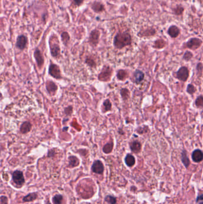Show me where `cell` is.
I'll return each mask as SVG.
<instances>
[{
    "label": "cell",
    "instance_id": "cell-39",
    "mask_svg": "<svg viewBox=\"0 0 203 204\" xmlns=\"http://www.w3.org/2000/svg\"><path fill=\"white\" fill-rule=\"evenodd\" d=\"M118 133H119L121 135H124L125 134V133L123 132V130L122 129H119V130H118Z\"/></svg>",
    "mask_w": 203,
    "mask_h": 204
},
{
    "label": "cell",
    "instance_id": "cell-14",
    "mask_svg": "<svg viewBox=\"0 0 203 204\" xmlns=\"http://www.w3.org/2000/svg\"><path fill=\"white\" fill-rule=\"evenodd\" d=\"M91 8L95 13H100L104 10V5L98 1H95L91 4Z\"/></svg>",
    "mask_w": 203,
    "mask_h": 204
},
{
    "label": "cell",
    "instance_id": "cell-34",
    "mask_svg": "<svg viewBox=\"0 0 203 204\" xmlns=\"http://www.w3.org/2000/svg\"><path fill=\"white\" fill-rule=\"evenodd\" d=\"M184 10V8L181 6H177L173 9L174 13L176 15H181L182 14Z\"/></svg>",
    "mask_w": 203,
    "mask_h": 204
},
{
    "label": "cell",
    "instance_id": "cell-22",
    "mask_svg": "<svg viewBox=\"0 0 203 204\" xmlns=\"http://www.w3.org/2000/svg\"><path fill=\"white\" fill-rule=\"evenodd\" d=\"M113 147H114L113 141H111L105 144L103 148V151L106 154H110V153H111L112 152L113 149Z\"/></svg>",
    "mask_w": 203,
    "mask_h": 204
},
{
    "label": "cell",
    "instance_id": "cell-35",
    "mask_svg": "<svg viewBox=\"0 0 203 204\" xmlns=\"http://www.w3.org/2000/svg\"><path fill=\"white\" fill-rule=\"evenodd\" d=\"M148 129V127L147 126H145L143 128H142V127H138V129L136 130L137 132H138V134H144L145 133H147L148 130H147L146 129Z\"/></svg>",
    "mask_w": 203,
    "mask_h": 204
},
{
    "label": "cell",
    "instance_id": "cell-6",
    "mask_svg": "<svg viewBox=\"0 0 203 204\" xmlns=\"http://www.w3.org/2000/svg\"><path fill=\"white\" fill-rule=\"evenodd\" d=\"M91 169L92 172H94V173L101 174L104 172V167L101 161L99 160H96L94 161V163H93L91 167Z\"/></svg>",
    "mask_w": 203,
    "mask_h": 204
},
{
    "label": "cell",
    "instance_id": "cell-9",
    "mask_svg": "<svg viewBox=\"0 0 203 204\" xmlns=\"http://www.w3.org/2000/svg\"><path fill=\"white\" fill-rule=\"evenodd\" d=\"M129 147L131 150L135 154H138L141 150L142 144L137 140H134L129 143Z\"/></svg>",
    "mask_w": 203,
    "mask_h": 204
},
{
    "label": "cell",
    "instance_id": "cell-24",
    "mask_svg": "<svg viewBox=\"0 0 203 204\" xmlns=\"http://www.w3.org/2000/svg\"><path fill=\"white\" fill-rule=\"evenodd\" d=\"M120 95H121V96H122V99H123L124 101H126V100H128V99L130 98L131 93H130L129 90L128 88H122V89L120 90Z\"/></svg>",
    "mask_w": 203,
    "mask_h": 204
},
{
    "label": "cell",
    "instance_id": "cell-16",
    "mask_svg": "<svg viewBox=\"0 0 203 204\" xmlns=\"http://www.w3.org/2000/svg\"><path fill=\"white\" fill-rule=\"evenodd\" d=\"M112 109V104L111 103L110 100L109 99H106L105 100L103 103L102 107H101V110H102L103 113H106L108 111H110Z\"/></svg>",
    "mask_w": 203,
    "mask_h": 204
},
{
    "label": "cell",
    "instance_id": "cell-1",
    "mask_svg": "<svg viewBox=\"0 0 203 204\" xmlns=\"http://www.w3.org/2000/svg\"><path fill=\"white\" fill-rule=\"evenodd\" d=\"M132 44V37L128 32L117 33L113 40V45L117 49H122Z\"/></svg>",
    "mask_w": 203,
    "mask_h": 204
},
{
    "label": "cell",
    "instance_id": "cell-7",
    "mask_svg": "<svg viewBox=\"0 0 203 204\" xmlns=\"http://www.w3.org/2000/svg\"><path fill=\"white\" fill-rule=\"evenodd\" d=\"M49 74L56 79H60L61 78V73L60 68L58 66L54 64H51L49 68Z\"/></svg>",
    "mask_w": 203,
    "mask_h": 204
},
{
    "label": "cell",
    "instance_id": "cell-25",
    "mask_svg": "<svg viewBox=\"0 0 203 204\" xmlns=\"http://www.w3.org/2000/svg\"><path fill=\"white\" fill-rule=\"evenodd\" d=\"M69 159V165L72 167H76L79 164V159L76 156H70Z\"/></svg>",
    "mask_w": 203,
    "mask_h": 204
},
{
    "label": "cell",
    "instance_id": "cell-31",
    "mask_svg": "<svg viewBox=\"0 0 203 204\" xmlns=\"http://www.w3.org/2000/svg\"><path fill=\"white\" fill-rule=\"evenodd\" d=\"M63 200V197L60 194H57L54 197L53 201L54 204H61Z\"/></svg>",
    "mask_w": 203,
    "mask_h": 204
},
{
    "label": "cell",
    "instance_id": "cell-36",
    "mask_svg": "<svg viewBox=\"0 0 203 204\" xmlns=\"http://www.w3.org/2000/svg\"><path fill=\"white\" fill-rule=\"evenodd\" d=\"M197 71L198 73L200 75V76L202 75V63H199L197 64Z\"/></svg>",
    "mask_w": 203,
    "mask_h": 204
},
{
    "label": "cell",
    "instance_id": "cell-13",
    "mask_svg": "<svg viewBox=\"0 0 203 204\" xmlns=\"http://www.w3.org/2000/svg\"><path fill=\"white\" fill-rule=\"evenodd\" d=\"M144 73L143 72L139 69H137L133 73V78H134V81L135 82L139 84H140L143 80L144 79Z\"/></svg>",
    "mask_w": 203,
    "mask_h": 204
},
{
    "label": "cell",
    "instance_id": "cell-29",
    "mask_svg": "<svg viewBox=\"0 0 203 204\" xmlns=\"http://www.w3.org/2000/svg\"><path fill=\"white\" fill-rule=\"evenodd\" d=\"M195 104L198 108H202L203 107V96L200 95L196 100Z\"/></svg>",
    "mask_w": 203,
    "mask_h": 204
},
{
    "label": "cell",
    "instance_id": "cell-42",
    "mask_svg": "<svg viewBox=\"0 0 203 204\" xmlns=\"http://www.w3.org/2000/svg\"><path fill=\"white\" fill-rule=\"evenodd\" d=\"M49 204H51V203H49Z\"/></svg>",
    "mask_w": 203,
    "mask_h": 204
},
{
    "label": "cell",
    "instance_id": "cell-23",
    "mask_svg": "<svg viewBox=\"0 0 203 204\" xmlns=\"http://www.w3.org/2000/svg\"><path fill=\"white\" fill-rule=\"evenodd\" d=\"M60 47L58 44H54L53 46H51V53L54 57H57L60 54Z\"/></svg>",
    "mask_w": 203,
    "mask_h": 204
},
{
    "label": "cell",
    "instance_id": "cell-2",
    "mask_svg": "<svg viewBox=\"0 0 203 204\" xmlns=\"http://www.w3.org/2000/svg\"><path fill=\"white\" fill-rule=\"evenodd\" d=\"M113 69L108 65H104L98 76V80L100 81L108 82L111 80Z\"/></svg>",
    "mask_w": 203,
    "mask_h": 204
},
{
    "label": "cell",
    "instance_id": "cell-12",
    "mask_svg": "<svg viewBox=\"0 0 203 204\" xmlns=\"http://www.w3.org/2000/svg\"><path fill=\"white\" fill-rule=\"evenodd\" d=\"M27 44V38L24 35H20L17 39L16 46L20 50H23Z\"/></svg>",
    "mask_w": 203,
    "mask_h": 204
},
{
    "label": "cell",
    "instance_id": "cell-5",
    "mask_svg": "<svg viewBox=\"0 0 203 204\" xmlns=\"http://www.w3.org/2000/svg\"><path fill=\"white\" fill-rule=\"evenodd\" d=\"M100 32L97 29H94L91 31L89 37V42L91 46L95 47L98 45L99 39Z\"/></svg>",
    "mask_w": 203,
    "mask_h": 204
},
{
    "label": "cell",
    "instance_id": "cell-37",
    "mask_svg": "<svg viewBox=\"0 0 203 204\" xmlns=\"http://www.w3.org/2000/svg\"><path fill=\"white\" fill-rule=\"evenodd\" d=\"M83 1L84 0H73L74 3L75 4V5H76L78 6L81 5L83 3Z\"/></svg>",
    "mask_w": 203,
    "mask_h": 204
},
{
    "label": "cell",
    "instance_id": "cell-30",
    "mask_svg": "<svg viewBox=\"0 0 203 204\" xmlns=\"http://www.w3.org/2000/svg\"><path fill=\"white\" fill-rule=\"evenodd\" d=\"M193 57V54L192 52H189V51H187L183 56V59L184 61L188 62L191 60V58Z\"/></svg>",
    "mask_w": 203,
    "mask_h": 204
},
{
    "label": "cell",
    "instance_id": "cell-32",
    "mask_svg": "<svg viewBox=\"0 0 203 204\" xmlns=\"http://www.w3.org/2000/svg\"><path fill=\"white\" fill-rule=\"evenodd\" d=\"M105 201L110 204H116V199L114 197L110 196V195L107 196L105 198Z\"/></svg>",
    "mask_w": 203,
    "mask_h": 204
},
{
    "label": "cell",
    "instance_id": "cell-26",
    "mask_svg": "<svg viewBox=\"0 0 203 204\" xmlns=\"http://www.w3.org/2000/svg\"><path fill=\"white\" fill-rule=\"evenodd\" d=\"M37 198V194L35 193H32L28 194L26 197L23 198V201L24 202H30L36 199Z\"/></svg>",
    "mask_w": 203,
    "mask_h": 204
},
{
    "label": "cell",
    "instance_id": "cell-15",
    "mask_svg": "<svg viewBox=\"0 0 203 204\" xmlns=\"http://www.w3.org/2000/svg\"><path fill=\"white\" fill-rule=\"evenodd\" d=\"M34 57L35 58V60L38 63V66L39 67H41L43 65L44 61L43 56H42L41 53L38 49H37L34 53Z\"/></svg>",
    "mask_w": 203,
    "mask_h": 204
},
{
    "label": "cell",
    "instance_id": "cell-19",
    "mask_svg": "<svg viewBox=\"0 0 203 204\" xmlns=\"http://www.w3.org/2000/svg\"><path fill=\"white\" fill-rule=\"evenodd\" d=\"M129 77V73L126 70L120 69L117 71V78L120 81H125Z\"/></svg>",
    "mask_w": 203,
    "mask_h": 204
},
{
    "label": "cell",
    "instance_id": "cell-40",
    "mask_svg": "<svg viewBox=\"0 0 203 204\" xmlns=\"http://www.w3.org/2000/svg\"><path fill=\"white\" fill-rule=\"evenodd\" d=\"M1 93H0V98H1Z\"/></svg>",
    "mask_w": 203,
    "mask_h": 204
},
{
    "label": "cell",
    "instance_id": "cell-38",
    "mask_svg": "<svg viewBox=\"0 0 203 204\" xmlns=\"http://www.w3.org/2000/svg\"><path fill=\"white\" fill-rule=\"evenodd\" d=\"M203 200V196L202 194H201L200 197H198L197 199V202H198V201H202Z\"/></svg>",
    "mask_w": 203,
    "mask_h": 204
},
{
    "label": "cell",
    "instance_id": "cell-18",
    "mask_svg": "<svg viewBox=\"0 0 203 204\" xmlns=\"http://www.w3.org/2000/svg\"><path fill=\"white\" fill-rule=\"evenodd\" d=\"M125 162L127 166L129 167H133L135 164V157L132 154H127L125 158Z\"/></svg>",
    "mask_w": 203,
    "mask_h": 204
},
{
    "label": "cell",
    "instance_id": "cell-17",
    "mask_svg": "<svg viewBox=\"0 0 203 204\" xmlns=\"http://www.w3.org/2000/svg\"><path fill=\"white\" fill-rule=\"evenodd\" d=\"M181 160L186 168H188L190 165V160L187 155V152L185 150H183L181 154Z\"/></svg>",
    "mask_w": 203,
    "mask_h": 204
},
{
    "label": "cell",
    "instance_id": "cell-33",
    "mask_svg": "<svg viewBox=\"0 0 203 204\" xmlns=\"http://www.w3.org/2000/svg\"><path fill=\"white\" fill-rule=\"evenodd\" d=\"M62 41H63L64 44L66 45L67 42H68V41L70 39V37L69 35V34L67 33V32H63L62 34Z\"/></svg>",
    "mask_w": 203,
    "mask_h": 204
},
{
    "label": "cell",
    "instance_id": "cell-11",
    "mask_svg": "<svg viewBox=\"0 0 203 204\" xmlns=\"http://www.w3.org/2000/svg\"><path fill=\"white\" fill-rule=\"evenodd\" d=\"M192 159L195 163H200L203 159L202 152L200 149H196L192 153Z\"/></svg>",
    "mask_w": 203,
    "mask_h": 204
},
{
    "label": "cell",
    "instance_id": "cell-10",
    "mask_svg": "<svg viewBox=\"0 0 203 204\" xmlns=\"http://www.w3.org/2000/svg\"><path fill=\"white\" fill-rule=\"evenodd\" d=\"M181 30L176 25H172L167 30L168 35L173 38H177L180 34Z\"/></svg>",
    "mask_w": 203,
    "mask_h": 204
},
{
    "label": "cell",
    "instance_id": "cell-21",
    "mask_svg": "<svg viewBox=\"0 0 203 204\" xmlns=\"http://www.w3.org/2000/svg\"><path fill=\"white\" fill-rule=\"evenodd\" d=\"M32 129V125L31 124L28 122V121H26V122H24L22 125H21V127H20V132L22 133H23V134H25V133H27L28 132H29Z\"/></svg>",
    "mask_w": 203,
    "mask_h": 204
},
{
    "label": "cell",
    "instance_id": "cell-28",
    "mask_svg": "<svg viewBox=\"0 0 203 204\" xmlns=\"http://www.w3.org/2000/svg\"><path fill=\"white\" fill-rule=\"evenodd\" d=\"M85 63L88 66H89L91 67H95L97 66L96 62L94 58H91V57H87L86 58Z\"/></svg>",
    "mask_w": 203,
    "mask_h": 204
},
{
    "label": "cell",
    "instance_id": "cell-41",
    "mask_svg": "<svg viewBox=\"0 0 203 204\" xmlns=\"http://www.w3.org/2000/svg\"><path fill=\"white\" fill-rule=\"evenodd\" d=\"M200 204H203V203L201 202V203H200Z\"/></svg>",
    "mask_w": 203,
    "mask_h": 204
},
{
    "label": "cell",
    "instance_id": "cell-3",
    "mask_svg": "<svg viewBox=\"0 0 203 204\" xmlns=\"http://www.w3.org/2000/svg\"><path fill=\"white\" fill-rule=\"evenodd\" d=\"M176 78L178 79L179 80L186 82L189 76V71L188 68L186 66H182L181 67L179 70L177 71L176 73Z\"/></svg>",
    "mask_w": 203,
    "mask_h": 204
},
{
    "label": "cell",
    "instance_id": "cell-8",
    "mask_svg": "<svg viewBox=\"0 0 203 204\" xmlns=\"http://www.w3.org/2000/svg\"><path fill=\"white\" fill-rule=\"evenodd\" d=\"M13 179L15 183L18 185H22L24 183V178L23 173L20 171H16L13 173Z\"/></svg>",
    "mask_w": 203,
    "mask_h": 204
},
{
    "label": "cell",
    "instance_id": "cell-20",
    "mask_svg": "<svg viewBox=\"0 0 203 204\" xmlns=\"http://www.w3.org/2000/svg\"><path fill=\"white\" fill-rule=\"evenodd\" d=\"M46 86H47V90L48 91L49 93H52V92H54L56 91V90H57V87L56 85L55 84V83L51 81H48L47 82L46 84Z\"/></svg>",
    "mask_w": 203,
    "mask_h": 204
},
{
    "label": "cell",
    "instance_id": "cell-27",
    "mask_svg": "<svg viewBox=\"0 0 203 204\" xmlns=\"http://www.w3.org/2000/svg\"><path fill=\"white\" fill-rule=\"evenodd\" d=\"M197 91V88L196 87L192 85V84H189L187 86V92L188 93L189 95H192L194 93Z\"/></svg>",
    "mask_w": 203,
    "mask_h": 204
},
{
    "label": "cell",
    "instance_id": "cell-4",
    "mask_svg": "<svg viewBox=\"0 0 203 204\" xmlns=\"http://www.w3.org/2000/svg\"><path fill=\"white\" fill-rule=\"evenodd\" d=\"M202 43V41L201 39L198 38H190L186 43V47L189 49L196 50L197 49L199 48Z\"/></svg>",
    "mask_w": 203,
    "mask_h": 204
}]
</instances>
